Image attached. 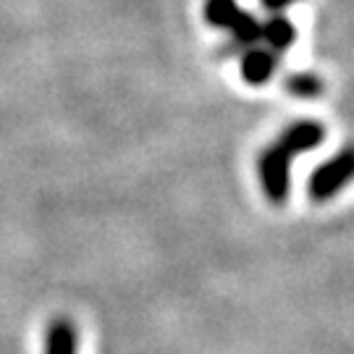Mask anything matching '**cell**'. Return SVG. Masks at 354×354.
<instances>
[{"label": "cell", "instance_id": "obj_4", "mask_svg": "<svg viewBox=\"0 0 354 354\" xmlns=\"http://www.w3.org/2000/svg\"><path fill=\"white\" fill-rule=\"evenodd\" d=\"M276 68H279V53L266 50V48H247L239 58L241 79L252 87L268 84L270 76L276 74Z\"/></svg>", "mask_w": 354, "mask_h": 354}, {"label": "cell", "instance_id": "obj_2", "mask_svg": "<svg viewBox=\"0 0 354 354\" xmlns=\"http://www.w3.org/2000/svg\"><path fill=\"white\" fill-rule=\"evenodd\" d=\"M291 158L294 155H289L279 142H273L270 147H266V150L257 155V178H260L263 194L273 205H281L289 200Z\"/></svg>", "mask_w": 354, "mask_h": 354}, {"label": "cell", "instance_id": "obj_7", "mask_svg": "<svg viewBox=\"0 0 354 354\" xmlns=\"http://www.w3.org/2000/svg\"><path fill=\"white\" fill-rule=\"evenodd\" d=\"M205 21L215 29H226L231 32L236 21L241 19V8L236 0H205Z\"/></svg>", "mask_w": 354, "mask_h": 354}, {"label": "cell", "instance_id": "obj_5", "mask_svg": "<svg viewBox=\"0 0 354 354\" xmlns=\"http://www.w3.org/2000/svg\"><path fill=\"white\" fill-rule=\"evenodd\" d=\"M79 330L68 317H55L45 333V354H76Z\"/></svg>", "mask_w": 354, "mask_h": 354}, {"label": "cell", "instance_id": "obj_8", "mask_svg": "<svg viewBox=\"0 0 354 354\" xmlns=\"http://www.w3.org/2000/svg\"><path fill=\"white\" fill-rule=\"evenodd\" d=\"M283 89L294 95V97H302V100H310V97H317V95H323V79L313 71H297V74H289L283 79Z\"/></svg>", "mask_w": 354, "mask_h": 354}, {"label": "cell", "instance_id": "obj_9", "mask_svg": "<svg viewBox=\"0 0 354 354\" xmlns=\"http://www.w3.org/2000/svg\"><path fill=\"white\" fill-rule=\"evenodd\" d=\"M297 3H299V0H260V6L270 13H283L286 8L297 6Z\"/></svg>", "mask_w": 354, "mask_h": 354}, {"label": "cell", "instance_id": "obj_3", "mask_svg": "<svg viewBox=\"0 0 354 354\" xmlns=\"http://www.w3.org/2000/svg\"><path fill=\"white\" fill-rule=\"evenodd\" d=\"M326 140V129L320 121L315 118H299V121H294L291 127H286L281 131L279 142L283 150L289 152V155H302V152H310L320 147Z\"/></svg>", "mask_w": 354, "mask_h": 354}, {"label": "cell", "instance_id": "obj_6", "mask_svg": "<svg viewBox=\"0 0 354 354\" xmlns=\"http://www.w3.org/2000/svg\"><path fill=\"white\" fill-rule=\"evenodd\" d=\"M297 39V29L291 24L283 13H270L266 24H263V42L273 53H283L289 50Z\"/></svg>", "mask_w": 354, "mask_h": 354}, {"label": "cell", "instance_id": "obj_1", "mask_svg": "<svg viewBox=\"0 0 354 354\" xmlns=\"http://www.w3.org/2000/svg\"><path fill=\"white\" fill-rule=\"evenodd\" d=\"M354 181V145L339 150L330 160L320 163L307 181V194L313 203H326Z\"/></svg>", "mask_w": 354, "mask_h": 354}]
</instances>
